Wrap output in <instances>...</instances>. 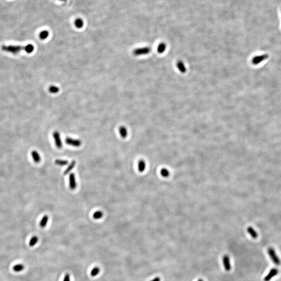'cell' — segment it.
I'll return each instance as SVG.
<instances>
[{
    "mask_svg": "<svg viewBox=\"0 0 281 281\" xmlns=\"http://www.w3.org/2000/svg\"><path fill=\"white\" fill-rule=\"evenodd\" d=\"M2 50L13 54H17L21 51H25L27 53H31L34 51L35 47L32 44H29L26 46L20 45H2L1 47Z\"/></svg>",
    "mask_w": 281,
    "mask_h": 281,
    "instance_id": "1",
    "label": "cell"
},
{
    "mask_svg": "<svg viewBox=\"0 0 281 281\" xmlns=\"http://www.w3.org/2000/svg\"><path fill=\"white\" fill-rule=\"evenodd\" d=\"M151 48L150 47H143L135 48L133 51V54L134 56H139L141 55H145L149 54L151 52Z\"/></svg>",
    "mask_w": 281,
    "mask_h": 281,
    "instance_id": "2",
    "label": "cell"
},
{
    "mask_svg": "<svg viewBox=\"0 0 281 281\" xmlns=\"http://www.w3.org/2000/svg\"><path fill=\"white\" fill-rule=\"evenodd\" d=\"M268 252L270 257L271 258L274 263L277 266H280L281 264V260L273 248L270 247L268 249Z\"/></svg>",
    "mask_w": 281,
    "mask_h": 281,
    "instance_id": "3",
    "label": "cell"
},
{
    "mask_svg": "<svg viewBox=\"0 0 281 281\" xmlns=\"http://www.w3.org/2000/svg\"><path fill=\"white\" fill-rule=\"evenodd\" d=\"M53 137L56 147L59 149L62 148L63 147V144L59 132L57 131H54L53 133Z\"/></svg>",
    "mask_w": 281,
    "mask_h": 281,
    "instance_id": "4",
    "label": "cell"
},
{
    "mask_svg": "<svg viewBox=\"0 0 281 281\" xmlns=\"http://www.w3.org/2000/svg\"><path fill=\"white\" fill-rule=\"evenodd\" d=\"M65 142L67 144L74 147H79L82 144V142L79 139H75L71 137H67L65 139Z\"/></svg>",
    "mask_w": 281,
    "mask_h": 281,
    "instance_id": "5",
    "label": "cell"
},
{
    "mask_svg": "<svg viewBox=\"0 0 281 281\" xmlns=\"http://www.w3.org/2000/svg\"><path fill=\"white\" fill-rule=\"evenodd\" d=\"M69 183L70 189L72 190H74L77 187V182L76 180V176L74 173H71L69 175Z\"/></svg>",
    "mask_w": 281,
    "mask_h": 281,
    "instance_id": "6",
    "label": "cell"
},
{
    "mask_svg": "<svg viewBox=\"0 0 281 281\" xmlns=\"http://www.w3.org/2000/svg\"><path fill=\"white\" fill-rule=\"evenodd\" d=\"M223 263L225 270L227 271H230L231 269L230 257L228 255H225L223 257Z\"/></svg>",
    "mask_w": 281,
    "mask_h": 281,
    "instance_id": "7",
    "label": "cell"
},
{
    "mask_svg": "<svg viewBox=\"0 0 281 281\" xmlns=\"http://www.w3.org/2000/svg\"><path fill=\"white\" fill-rule=\"evenodd\" d=\"M278 273H279V270H278V269H277V268L272 269L270 271V272L268 274V275H266V277L264 278V281H270L274 276H276V275L278 274Z\"/></svg>",
    "mask_w": 281,
    "mask_h": 281,
    "instance_id": "8",
    "label": "cell"
},
{
    "mask_svg": "<svg viewBox=\"0 0 281 281\" xmlns=\"http://www.w3.org/2000/svg\"><path fill=\"white\" fill-rule=\"evenodd\" d=\"M31 157L34 160V161L36 163H39L41 161V157L40 154H39V153L37 151H32L31 152Z\"/></svg>",
    "mask_w": 281,
    "mask_h": 281,
    "instance_id": "9",
    "label": "cell"
},
{
    "mask_svg": "<svg viewBox=\"0 0 281 281\" xmlns=\"http://www.w3.org/2000/svg\"><path fill=\"white\" fill-rule=\"evenodd\" d=\"M119 132L120 136L123 139L126 138L128 136V130L125 126L122 125L120 126L119 128Z\"/></svg>",
    "mask_w": 281,
    "mask_h": 281,
    "instance_id": "10",
    "label": "cell"
},
{
    "mask_svg": "<svg viewBox=\"0 0 281 281\" xmlns=\"http://www.w3.org/2000/svg\"><path fill=\"white\" fill-rule=\"evenodd\" d=\"M74 24L77 28L81 29L84 26V21L81 18H78L75 20Z\"/></svg>",
    "mask_w": 281,
    "mask_h": 281,
    "instance_id": "11",
    "label": "cell"
},
{
    "mask_svg": "<svg viewBox=\"0 0 281 281\" xmlns=\"http://www.w3.org/2000/svg\"><path fill=\"white\" fill-rule=\"evenodd\" d=\"M146 167V163L144 160L141 159L138 162V170L140 172H142L144 171Z\"/></svg>",
    "mask_w": 281,
    "mask_h": 281,
    "instance_id": "12",
    "label": "cell"
},
{
    "mask_svg": "<svg viewBox=\"0 0 281 281\" xmlns=\"http://www.w3.org/2000/svg\"><path fill=\"white\" fill-rule=\"evenodd\" d=\"M76 163V162L75 161H71V163H70V164L67 168V169H66L65 170L64 173V175H66V174H68L73 169V168L75 167Z\"/></svg>",
    "mask_w": 281,
    "mask_h": 281,
    "instance_id": "13",
    "label": "cell"
},
{
    "mask_svg": "<svg viewBox=\"0 0 281 281\" xmlns=\"http://www.w3.org/2000/svg\"><path fill=\"white\" fill-rule=\"evenodd\" d=\"M247 232L253 239L257 238L258 237L257 233L256 232V231L255 230V229H253L251 227H249L247 228Z\"/></svg>",
    "mask_w": 281,
    "mask_h": 281,
    "instance_id": "14",
    "label": "cell"
},
{
    "mask_svg": "<svg viewBox=\"0 0 281 281\" xmlns=\"http://www.w3.org/2000/svg\"><path fill=\"white\" fill-rule=\"evenodd\" d=\"M48 221V216H47V215L44 216L42 217V219L41 220L40 222V227H41V228H45V227H46V226L47 224Z\"/></svg>",
    "mask_w": 281,
    "mask_h": 281,
    "instance_id": "15",
    "label": "cell"
},
{
    "mask_svg": "<svg viewBox=\"0 0 281 281\" xmlns=\"http://www.w3.org/2000/svg\"><path fill=\"white\" fill-rule=\"evenodd\" d=\"M177 67L179 69V70L181 71V73H185L186 71V69L185 66L184 65V64L181 61H179L177 64Z\"/></svg>",
    "mask_w": 281,
    "mask_h": 281,
    "instance_id": "16",
    "label": "cell"
},
{
    "mask_svg": "<svg viewBox=\"0 0 281 281\" xmlns=\"http://www.w3.org/2000/svg\"><path fill=\"white\" fill-rule=\"evenodd\" d=\"M266 56H257L255 58H253L252 59V63L253 64H257L258 63H260L262 60H264L266 58Z\"/></svg>",
    "mask_w": 281,
    "mask_h": 281,
    "instance_id": "17",
    "label": "cell"
},
{
    "mask_svg": "<svg viewBox=\"0 0 281 281\" xmlns=\"http://www.w3.org/2000/svg\"><path fill=\"white\" fill-rule=\"evenodd\" d=\"M49 36V32L47 30H43L39 34V38L40 39L44 40L48 38Z\"/></svg>",
    "mask_w": 281,
    "mask_h": 281,
    "instance_id": "18",
    "label": "cell"
},
{
    "mask_svg": "<svg viewBox=\"0 0 281 281\" xmlns=\"http://www.w3.org/2000/svg\"><path fill=\"white\" fill-rule=\"evenodd\" d=\"M55 163L56 164L60 166H66L68 163V161L66 160H62V159H56L55 161Z\"/></svg>",
    "mask_w": 281,
    "mask_h": 281,
    "instance_id": "19",
    "label": "cell"
},
{
    "mask_svg": "<svg viewBox=\"0 0 281 281\" xmlns=\"http://www.w3.org/2000/svg\"><path fill=\"white\" fill-rule=\"evenodd\" d=\"M48 91L52 94H56L59 92V88L55 85H51L48 87Z\"/></svg>",
    "mask_w": 281,
    "mask_h": 281,
    "instance_id": "20",
    "label": "cell"
},
{
    "mask_svg": "<svg viewBox=\"0 0 281 281\" xmlns=\"http://www.w3.org/2000/svg\"><path fill=\"white\" fill-rule=\"evenodd\" d=\"M166 49V45L165 43H161L157 47V51L159 53H162Z\"/></svg>",
    "mask_w": 281,
    "mask_h": 281,
    "instance_id": "21",
    "label": "cell"
},
{
    "mask_svg": "<svg viewBox=\"0 0 281 281\" xmlns=\"http://www.w3.org/2000/svg\"><path fill=\"white\" fill-rule=\"evenodd\" d=\"M103 216V213L101 211H97L93 213V217L95 219H100Z\"/></svg>",
    "mask_w": 281,
    "mask_h": 281,
    "instance_id": "22",
    "label": "cell"
},
{
    "mask_svg": "<svg viewBox=\"0 0 281 281\" xmlns=\"http://www.w3.org/2000/svg\"><path fill=\"white\" fill-rule=\"evenodd\" d=\"M161 174L164 178H167L170 175L169 170L166 168H162L161 170Z\"/></svg>",
    "mask_w": 281,
    "mask_h": 281,
    "instance_id": "23",
    "label": "cell"
},
{
    "mask_svg": "<svg viewBox=\"0 0 281 281\" xmlns=\"http://www.w3.org/2000/svg\"><path fill=\"white\" fill-rule=\"evenodd\" d=\"M100 271V269L98 267L94 268L91 271V275L92 277H95Z\"/></svg>",
    "mask_w": 281,
    "mask_h": 281,
    "instance_id": "24",
    "label": "cell"
},
{
    "mask_svg": "<svg viewBox=\"0 0 281 281\" xmlns=\"http://www.w3.org/2000/svg\"><path fill=\"white\" fill-rule=\"evenodd\" d=\"M24 269V266L23 264H17V265H15L13 267L14 271L15 272H19L22 270H23Z\"/></svg>",
    "mask_w": 281,
    "mask_h": 281,
    "instance_id": "25",
    "label": "cell"
},
{
    "mask_svg": "<svg viewBox=\"0 0 281 281\" xmlns=\"http://www.w3.org/2000/svg\"><path fill=\"white\" fill-rule=\"evenodd\" d=\"M38 241V238L37 236H34L29 241V245L30 246H35L37 242Z\"/></svg>",
    "mask_w": 281,
    "mask_h": 281,
    "instance_id": "26",
    "label": "cell"
},
{
    "mask_svg": "<svg viewBox=\"0 0 281 281\" xmlns=\"http://www.w3.org/2000/svg\"><path fill=\"white\" fill-rule=\"evenodd\" d=\"M63 281H70V276L68 274H66Z\"/></svg>",
    "mask_w": 281,
    "mask_h": 281,
    "instance_id": "27",
    "label": "cell"
},
{
    "mask_svg": "<svg viewBox=\"0 0 281 281\" xmlns=\"http://www.w3.org/2000/svg\"><path fill=\"white\" fill-rule=\"evenodd\" d=\"M151 281H161V278L159 277H156L155 278H154Z\"/></svg>",
    "mask_w": 281,
    "mask_h": 281,
    "instance_id": "28",
    "label": "cell"
},
{
    "mask_svg": "<svg viewBox=\"0 0 281 281\" xmlns=\"http://www.w3.org/2000/svg\"><path fill=\"white\" fill-rule=\"evenodd\" d=\"M58 1H63V2H66V1H67V0H58Z\"/></svg>",
    "mask_w": 281,
    "mask_h": 281,
    "instance_id": "29",
    "label": "cell"
},
{
    "mask_svg": "<svg viewBox=\"0 0 281 281\" xmlns=\"http://www.w3.org/2000/svg\"><path fill=\"white\" fill-rule=\"evenodd\" d=\"M197 281H203V280H202V279H199Z\"/></svg>",
    "mask_w": 281,
    "mask_h": 281,
    "instance_id": "30",
    "label": "cell"
}]
</instances>
